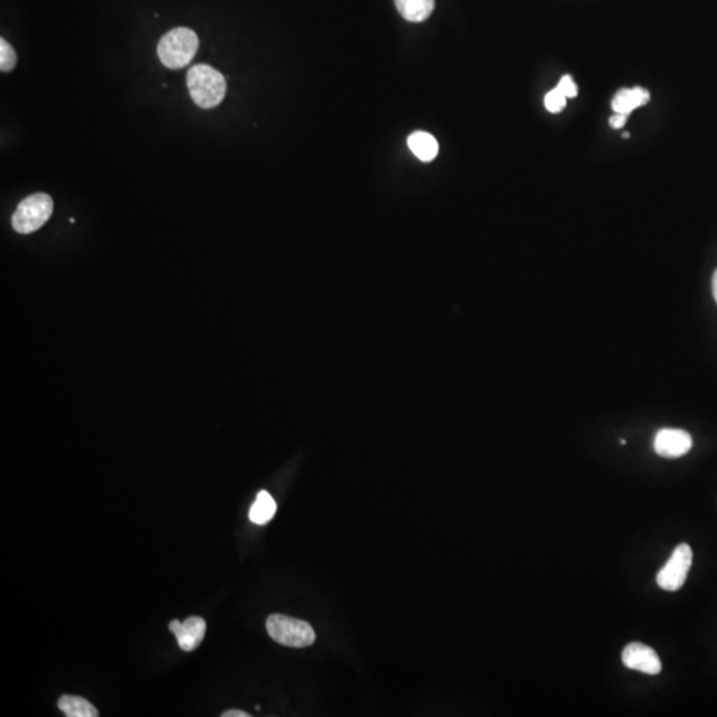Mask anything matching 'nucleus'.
Returning a JSON list of instances; mask_svg holds the SVG:
<instances>
[{
  "label": "nucleus",
  "instance_id": "1",
  "mask_svg": "<svg viewBox=\"0 0 717 717\" xmlns=\"http://www.w3.org/2000/svg\"><path fill=\"white\" fill-rule=\"evenodd\" d=\"M186 84L194 103L204 109L220 105L227 89L223 74L206 64L191 66L186 76Z\"/></svg>",
  "mask_w": 717,
  "mask_h": 717
},
{
  "label": "nucleus",
  "instance_id": "2",
  "mask_svg": "<svg viewBox=\"0 0 717 717\" xmlns=\"http://www.w3.org/2000/svg\"><path fill=\"white\" fill-rule=\"evenodd\" d=\"M198 47V36L193 29L177 27L162 36L157 53L166 68L181 69L193 60Z\"/></svg>",
  "mask_w": 717,
  "mask_h": 717
},
{
  "label": "nucleus",
  "instance_id": "3",
  "mask_svg": "<svg viewBox=\"0 0 717 717\" xmlns=\"http://www.w3.org/2000/svg\"><path fill=\"white\" fill-rule=\"evenodd\" d=\"M266 628L271 639L286 647H308L316 639L315 631L310 623L281 613L268 616Z\"/></svg>",
  "mask_w": 717,
  "mask_h": 717
},
{
  "label": "nucleus",
  "instance_id": "4",
  "mask_svg": "<svg viewBox=\"0 0 717 717\" xmlns=\"http://www.w3.org/2000/svg\"><path fill=\"white\" fill-rule=\"evenodd\" d=\"M52 212L53 201L48 194H32L16 207L12 215V227L19 234L34 233L47 223Z\"/></svg>",
  "mask_w": 717,
  "mask_h": 717
},
{
  "label": "nucleus",
  "instance_id": "5",
  "mask_svg": "<svg viewBox=\"0 0 717 717\" xmlns=\"http://www.w3.org/2000/svg\"><path fill=\"white\" fill-rule=\"evenodd\" d=\"M690 566H692V549L690 544H679L656 575L659 587L666 591H677L682 589L687 581Z\"/></svg>",
  "mask_w": 717,
  "mask_h": 717
},
{
  "label": "nucleus",
  "instance_id": "6",
  "mask_svg": "<svg viewBox=\"0 0 717 717\" xmlns=\"http://www.w3.org/2000/svg\"><path fill=\"white\" fill-rule=\"evenodd\" d=\"M692 448V437L682 429L664 428L659 430L653 441V449L659 456L677 459L684 456Z\"/></svg>",
  "mask_w": 717,
  "mask_h": 717
},
{
  "label": "nucleus",
  "instance_id": "7",
  "mask_svg": "<svg viewBox=\"0 0 717 717\" xmlns=\"http://www.w3.org/2000/svg\"><path fill=\"white\" fill-rule=\"evenodd\" d=\"M624 666L635 671L648 675H659L661 672V661L658 653L650 645L643 643H631L624 647L621 652Z\"/></svg>",
  "mask_w": 717,
  "mask_h": 717
},
{
  "label": "nucleus",
  "instance_id": "8",
  "mask_svg": "<svg viewBox=\"0 0 717 717\" xmlns=\"http://www.w3.org/2000/svg\"><path fill=\"white\" fill-rule=\"evenodd\" d=\"M169 629L177 637L178 645L182 651H193L201 644L206 632V621L199 616H190L185 621H172Z\"/></svg>",
  "mask_w": 717,
  "mask_h": 717
},
{
  "label": "nucleus",
  "instance_id": "9",
  "mask_svg": "<svg viewBox=\"0 0 717 717\" xmlns=\"http://www.w3.org/2000/svg\"><path fill=\"white\" fill-rule=\"evenodd\" d=\"M650 100V93L644 88L635 87L628 89H621L613 97V106L615 113L629 114L634 109L645 105Z\"/></svg>",
  "mask_w": 717,
  "mask_h": 717
},
{
  "label": "nucleus",
  "instance_id": "10",
  "mask_svg": "<svg viewBox=\"0 0 717 717\" xmlns=\"http://www.w3.org/2000/svg\"><path fill=\"white\" fill-rule=\"evenodd\" d=\"M396 8L405 20L421 23L432 15L435 0H395Z\"/></svg>",
  "mask_w": 717,
  "mask_h": 717
},
{
  "label": "nucleus",
  "instance_id": "11",
  "mask_svg": "<svg viewBox=\"0 0 717 717\" xmlns=\"http://www.w3.org/2000/svg\"><path fill=\"white\" fill-rule=\"evenodd\" d=\"M408 146L412 153L424 162H430L438 153V143L430 133L414 132L408 137Z\"/></svg>",
  "mask_w": 717,
  "mask_h": 717
},
{
  "label": "nucleus",
  "instance_id": "12",
  "mask_svg": "<svg viewBox=\"0 0 717 717\" xmlns=\"http://www.w3.org/2000/svg\"><path fill=\"white\" fill-rule=\"evenodd\" d=\"M58 708L68 717H97L98 712L93 704L80 696L64 695L58 698Z\"/></svg>",
  "mask_w": 717,
  "mask_h": 717
},
{
  "label": "nucleus",
  "instance_id": "13",
  "mask_svg": "<svg viewBox=\"0 0 717 717\" xmlns=\"http://www.w3.org/2000/svg\"><path fill=\"white\" fill-rule=\"evenodd\" d=\"M275 512L276 504L273 497L267 491L260 490L254 504L250 507L249 518L257 525H265L268 520H273Z\"/></svg>",
  "mask_w": 717,
  "mask_h": 717
},
{
  "label": "nucleus",
  "instance_id": "14",
  "mask_svg": "<svg viewBox=\"0 0 717 717\" xmlns=\"http://www.w3.org/2000/svg\"><path fill=\"white\" fill-rule=\"evenodd\" d=\"M18 56L15 50L11 47L10 42H5L4 37L0 39V69L2 72H10L15 68Z\"/></svg>",
  "mask_w": 717,
  "mask_h": 717
},
{
  "label": "nucleus",
  "instance_id": "15",
  "mask_svg": "<svg viewBox=\"0 0 717 717\" xmlns=\"http://www.w3.org/2000/svg\"><path fill=\"white\" fill-rule=\"evenodd\" d=\"M566 100H567V97L558 88H554L544 96V106L551 113H558V112H562V109H565Z\"/></svg>",
  "mask_w": 717,
  "mask_h": 717
},
{
  "label": "nucleus",
  "instance_id": "16",
  "mask_svg": "<svg viewBox=\"0 0 717 717\" xmlns=\"http://www.w3.org/2000/svg\"><path fill=\"white\" fill-rule=\"evenodd\" d=\"M557 88L567 98L575 97V96L578 95V87H576L571 76H563L562 79H560L559 84L557 85Z\"/></svg>",
  "mask_w": 717,
  "mask_h": 717
},
{
  "label": "nucleus",
  "instance_id": "17",
  "mask_svg": "<svg viewBox=\"0 0 717 717\" xmlns=\"http://www.w3.org/2000/svg\"><path fill=\"white\" fill-rule=\"evenodd\" d=\"M627 116H628V114L613 113V116L610 117L611 127H615V129H621V127L626 125Z\"/></svg>",
  "mask_w": 717,
  "mask_h": 717
},
{
  "label": "nucleus",
  "instance_id": "18",
  "mask_svg": "<svg viewBox=\"0 0 717 717\" xmlns=\"http://www.w3.org/2000/svg\"><path fill=\"white\" fill-rule=\"evenodd\" d=\"M222 717H250V713L239 711V709H230V711L223 712Z\"/></svg>",
  "mask_w": 717,
  "mask_h": 717
},
{
  "label": "nucleus",
  "instance_id": "19",
  "mask_svg": "<svg viewBox=\"0 0 717 717\" xmlns=\"http://www.w3.org/2000/svg\"><path fill=\"white\" fill-rule=\"evenodd\" d=\"M712 291H713L714 300L717 303V270L714 271L713 279H712Z\"/></svg>",
  "mask_w": 717,
  "mask_h": 717
},
{
  "label": "nucleus",
  "instance_id": "20",
  "mask_svg": "<svg viewBox=\"0 0 717 717\" xmlns=\"http://www.w3.org/2000/svg\"><path fill=\"white\" fill-rule=\"evenodd\" d=\"M623 137H624V138H628V137H629L628 133H624Z\"/></svg>",
  "mask_w": 717,
  "mask_h": 717
}]
</instances>
